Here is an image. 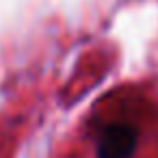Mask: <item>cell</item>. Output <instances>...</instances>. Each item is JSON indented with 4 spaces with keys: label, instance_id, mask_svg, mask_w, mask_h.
Instances as JSON below:
<instances>
[{
    "label": "cell",
    "instance_id": "1",
    "mask_svg": "<svg viewBox=\"0 0 158 158\" xmlns=\"http://www.w3.org/2000/svg\"><path fill=\"white\" fill-rule=\"evenodd\" d=\"M139 132L128 123H106L98 134V158H130L136 149Z\"/></svg>",
    "mask_w": 158,
    "mask_h": 158
}]
</instances>
